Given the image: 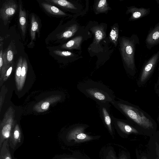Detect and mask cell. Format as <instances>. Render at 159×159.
Masks as SVG:
<instances>
[{
  "label": "cell",
  "mask_w": 159,
  "mask_h": 159,
  "mask_svg": "<svg viewBox=\"0 0 159 159\" xmlns=\"http://www.w3.org/2000/svg\"><path fill=\"white\" fill-rule=\"evenodd\" d=\"M118 99L111 103L140 130L144 135L150 137L155 134L157 130V123L149 114L137 105L120 98Z\"/></svg>",
  "instance_id": "1"
},
{
  "label": "cell",
  "mask_w": 159,
  "mask_h": 159,
  "mask_svg": "<svg viewBox=\"0 0 159 159\" xmlns=\"http://www.w3.org/2000/svg\"><path fill=\"white\" fill-rule=\"evenodd\" d=\"M79 90L87 97L101 103H111L115 100L116 96L113 91L100 82L92 80L81 82L77 86Z\"/></svg>",
  "instance_id": "2"
},
{
  "label": "cell",
  "mask_w": 159,
  "mask_h": 159,
  "mask_svg": "<svg viewBox=\"0 0 159 159\" xmlns=\"http://www.w3.org/2000/svg\"><path fill=\"white\" fill-rule=\"evenodd\" d=\"M137 42L134 39L123 38L120 44L121 53L125 69L132 76H134L136 73L134 53L135 45Z\"/></svg>",
  "instance_id": "3"
},
{
  "label": "cell",
  "mask_w": 159,
  "mask_h": 159,
  "mask_svg": "<svg viewBox=\"0 0 159 159\" xmlns=\"http://www.w3.org/2000/svg\"><path fill=\"white\" fill-rule=\"evenodd\" d=\"M159 59V50L148 61L143 67L137 82L140 87L144 85L149 80L157 66Z\"/></svg>",
  "instance_id": "4"
},
{
  "label": "cell",
  "mask_w": 159,
  "mask_h": 159,
  "mask_svg": "<svg viewBox=\"0 0 159 159\" xmlns=\"http://www.w3.org/2000/svg\"><path fill=\"white\" fill-rule=\"evenodd\" d=\"M5 118L0 124V148L4 142L9 139L11 133L15 126L14 121L11 114L8 115V114H7Z\"/></svg>",
  "instance_id": "5"
},
{
  "label": "cell",
  "mask_w": 159,
  "mask_h": 159,
  "mask_svg": "<svg viewBox=\"0 0 159 159\" xmlns=\"http://www.w3.org/2000/svg\"><path fill=\"white\" fill-rule=\"evenodd\" d=\"M112 119L113 124L122 132L127 134H134L144 135L140 130L129 120L117 118L113 116Z\"/></svg>",
  "instance_id": "6"
},
{
  "label": "cell",
  "mask_w": 159,
  "mask_h": 159,
  "mask_svg": "<svg viewBox=\"0 0 159 159\" xmlns=\"http://www.w3.org/2000/svg\"><path fill=\"white\" fill-rule=\"evenodd\" d=\"M17 5L13 0H9L5 2L2 5L0 10V17L6 25L11 16L16 13Z\"/></svg>",
  "instance_id": "7"
},
{
  "label": "cell",
  "mask_w": 159,
  "mask_h": 159,
  "mask_svg": "<svg viewBox=\"0 0 159 159\" xmlns=\"http://www.w3.org/2000/svg\"><path fill=\"white\" fill-rule=\"evenodd\" d=\"M98 105L101 118L109 130L111 132L113 122V116L110 112V104L108 103H101Z\"/></svg>",
  "instance_id": "8"
},
{
  "label": "cell",
  "mask_w": 159,
  "mask_h": 159,
  "mask_svg": "<svg viewBox=\"0 0 159 159\" xmlns=\"http://www.w3.org/2000/svg\"><path fill=\"white\" fill-rule=\"evenodd\" d=\"M146 152L150 159H159V143L153 136L150 137Z\"/></svg>",
  "instance_id": "9"
},
{
  "label": "cell",
  "mask_w": 159,
  "mask_h": 159,
  "mask_svg": "<svg viewBox=\"0 0 159 159\" xmlns=\"http://www.w3.org/2000/svg\"><path fill=\"white\" fill-rule=\"evenodd\" d=\"M146 43L149 49L159 43V23L149 33Z\"/></svg>",
  "instance_id": "10"
},
{
  "label": "cell",
  "mask_w": 159,
  "mask_h": 159,
  "mask_svg": "<svg viewBox=\"0 0 159 159\" xmlns=\"http://www.w3.org/2000/svg\"><path fill=\"white\" fill-rule=\"evenodd\" d=\"M21 137L20 129L19 125L16 124L12 131L9 139V143L12 148L14 149L17 144L20 142Z\"/></svg>",
  "instance_id": "11"
},
{
  "label": "cell",
  "mask_w": 159,
  "mask_h": 159,
  "mask_svg": "<svg viewBox=\"0 0 159 159\" xmlns=\"http://www.w3.org/2000/svg\"><path fill=\"white\" fill-rule=\"evenodd\" d=\"M150 10L148 9L136 7H131L129 8V12L132 13L130 19L132 20H136L147 15L149 13Z\"/></svg>",
  "instance_id": "12"
},
{
  "label": "cell",
  "mask_w": 159,
  "mask_h": 159,
  "mask_svg": "<svg viewBox=\"0 0 159 159\" xmlns=\"http://www.w3.org/2000/svg\"><path fill=\"white\" fill-rule=\"evenodd\" d=\"M82 39V37L81 36L76 37L63 44L61 47V48L69 49H78L80 47Z\"/></svg>",
  "instance_id": "13"
},
{
  "label": "cell",
  "mask_w": 159,
  "mask_h": 159,
  "mask_svg": "<svg viewBox=\"0 0 159 159\" xmlns=\"http://www.w3.org/2000/svg\"><path fill=\"white\" fill-rule=\"evenodd\" d=\"M19 21L20 25L23 35L25 34L27 25L26 15L20 3L19 2Z\"/></svg>",
  "instance_id": "14"
},
{
  "label": "cell",
  "mask_w": 159,
  "mask_h": 159,
  "mask_svg": "<svg viewBox=\"0 0 159 159\" xmlns=\"http://www.w3.org/2000/svg\"><path fill=\"white\" fill-rule=\"evenodd\" d=\"M0 149V159H12L9 148V139L4 142Z\"/></svg>",
  "instance_id": "15"
},
{
  "label": "cell",
  "mask_w": 159,
  "mask_h": 159,
  "mask_svg": "<svg viewBox=\"0 0 159 159\" xmlns=\"http://www.w3.org/2000/svg\"><path fill=\"white\" fill-rule=\"evenodd\" d=\"M41 5L48 12L58 16H65L66 14L57 7L46 3H42Z\"/></svg>",
  "instance_id": "16"
},
{
  "label": "cell",
  "mask_w": 159,
  "mask_h": 159,
  "mask_svg": "<svg viewBox=\"0 0 159 159\" xmlns=\"http://www.w3.org/2000/svg\"><path fill=\"white\" fill-rule=\"evenodd\" d=\"M27 69L28 64L27 61L25 58H24L23 59L19 90H20L22 89L25 84Z\"/></svg>",
  "instance_id": "17"
},
{
  "label": "cell",
  "mask_w": 159,
  "mask_h": 159,
  "mask_svg": "<svg viewBox=\"0 0 159 159\" xmlns=\"http://www.w3.org/2000/svg\"><path fill=\"white\" fill-rule=\"evenodd\" d=\"M78 29V26L76 24L70 26L61 34L60 39H67L73 36L76 32Z\"/></svg>",
  "instance_id": "18"
},
{
  "label": "cell",
  "mask_w": 159,
  "mask_h": 159,
  "mask_svg": "<svg viewBox=\"0 0 159 159\" xmlns=\"http://www.w3.org/2000/svg\"><path fill=\"white\" fill-rule=\"evenodd\" d=\"M23 59L21 57H19L17 64L16 73L15 81L17 89L19 90L20 80Z\"/></svg>",
  "instance_id": "19"
},
{
  "label": "cell",
  "mask_w": 159,
  "mask_h": 159,
  "mask_svg": "<svg viewBox=\"0 0 159 159\" xmlns=\"http://www.w3.org/2000/svg\"><path fill=\"white\" fill-rule=\"evenodd\" d=\"M46 1L50 2L66 8L73 9H76V7L74 4L66 0H46Z\"/></svg>",
  "instance_id": "20"
},
{
  "label": "cell",
  "mask_w": 159,
  "mask_h": 159,
  "mask_svg": "<svg viewBox=\"0 0 159 159\" xmlns=\"http://www.w3.org/2000/svg\"><path fill=\"white\" fill-rule=\"evenodd\" d=\"M39 24L35 16L33 15L31 18V27L30 34L32 41L34 40L35 38V33L38 31Z\"/></svg>",
  "instance_id": "21"
},
{
  "label": "cell",
  "mask_w": 159,
  "mask_h": 159,
  "mask_svg": "<svg viewBox=\"0 0 159 159\" xmlns=\"http://www.w3.org/2000/svg\"><path fill=\"white\" fill-rule=\"evenodd\" d=\"M96 27L94 30V39L93 43L97 44L104 37L105 35L101 28L99 27Z\"/></svg>",
  "instance_id": "22"
},
{
  "label": "cell",
  "mask_w": 159,
  "mask_h": 159,
  "mask_svg": "<svg viewBox=\"0 0 159 159\" xmlns=\"http://www.w3.org/2000/svg\"><path fill=\"white\" fill-rule=\"evenodd\" d=\"M96 8V11L99 13H102L106 11L109 8L107 0L99 1L97 4Z\"/></svg>",
  "instance_id": "23"
},
{
  "label": "cell",
  "mask_w": 159,
  "mask_h": 159,
  "mask_svg": "<svg viewBox=\"0 0 159 159\" xmlns=\"http://www.w3.org/2000/svg\"><path fill=\"white\" fill-rule=\"evenodd\" d=\"M118 36V29L116 27L113 26L110 32V38L115 46H116L117 44Z\"/></svg>",
  "instance_id": "24"
},
{
  "label": "cell",
  "mask_w": 159,
  "mask_h": 159,
  "mask_svg": "<svg viewBox=\"0 0 159 159\" xmlns=\"http://www.w3.org/2000/svg\"><path fill=\"white\" fill-rule=\"evenodd\" d=\"M136 153L137 159H150L146 152L139 148L136 149Z\"/></svg>",
  "instance_id": "25"
},
{
  "label": "cell",
  "mask_w": 159,
  "mask_h": 159,
  "mask_svg": "<svg viewBox=\"0 0 159 159\" xmlns=\"http://www.w3.org/2000/svg\"><path fill=\"white\" fill-rule=\"evenodd\" d=\"M51 101L50 102L49 101H48L43 102L40 104V106H38V107L35 108V109L40 107V108L36 110L39 112H42L43 111H46L47 110L50 104V103L52 102Z\"/></svg>",
  "instance_id": "26"
},
{
  "label": "cell",
  "mask_w": 159,
  "mask_h": 159,
  "mask_svg": "<svg viewBox=\"0 0 159 159\" xmlns=\"http://www.w3.org/2000/svg\"><path fill=\"white\" fill-rule=\"evenodd\" d=\"M13 58V54L11 49V46H9L7 51L6 58L7 63L11 65L12 63Z\"/></svg>",
  "instance_id": "27"
},
{
  "label": "cell",
  "mask_w": 159,
  "mask_h": 159,
  "mask_svg": "<svg viewBox=\"0 0 159 159\" xmlns=\"http://www.w3.org/2000/svg\"><path fill=\"white\" fill-rule=\"evenodd\" d=\"M53 52L57 55L63 57H69L73 55L72 53L68 51L55 50L53 51Z\"/></svg>",
  "instance_id": "28"
},
{
  "label": "cell",
  "mask_w": 159,
  "mask_h": 159,
  "mask_svg": "<svg viewBox=\"0 0 159 159\" xmlns=\"http://www.w3.org/2000/svg\"><path fill=\"white\" fill-rule=\"evenodd\" d=\"M13 67V64H11L10 67L6 71L5 75L4 76L3 81H5L11 75Z\"/></svg>",
  "instance_id": "29"
},
{
  "label": "cell",
  "mask_w": 159,
  "mask_h": 159,
  "mask_svg": "<svg viewBox=\"0 0 159 159\" xmlns=\"http://www.w3.org/2000/svg\"><path fill=\"white\" fill-rule=\"evenodd\" d=\"M159 76L157 82L156 83L155 87V92L159 98Z\"/></svg>",
  "instance_id": "30"
},
{
  "label": "cell",
  "mask_w": 159,
  "mask_h": 159,
  "mask_svg": "<svg viewBox=\"0 0 159 159\" xmlns=\"http://www.w3.org/2000/svg\"><path fill=\"white\" fill-rule=\"evenodd\" d=\"M3 54L2 50H1L0 52V71L1 69L3 64Z\"/></svg>",
  "instance_id": "31"
},
{
  "label": "cell",
  "mask_w": 159,
  "mask_h": 159,
  "mask_svg": "<svg viewBox=\"0 0 159 159\" xmlns=\"http://www.w3.org/2000/svg\"><path fill=\"white\" fill-rule=\"evenodd\" d=\"M86 137V135L83 133H79L76 136L77 138L79 139H83Z\"/></svg>",
  "instance_id": "32"
},
{
  "label": "cell",
  "mask_w": 159,
  "mask_h": 159,
  "mask_svg": "<svg viewBox=\"0 0 159 159\" xmlns=\"http://www.w3.org/2000/svg\"><path fill=\"white\" fill-rule=\"evenodd\" d=\"M156 141L159 143V130H157L155 134L152 136Z\"/></svg>",
  "instance_id": "33"
},
{
  "label": "cell",
  "mask_w": 159,
  "mask_h": 159,
  "mask_svg": "<svg viewBox=\"0 0 159 159\" xmlns=\"http://www.w3.org/2000/svg\"><path fill=\"white\" fill-rule=\"evenodd\" d=\"M157 120V122H158V123L159 124V114L158 115V116Z\"/></svg>",
  "instance_id": "34"
}]
</instances>
